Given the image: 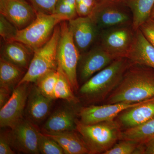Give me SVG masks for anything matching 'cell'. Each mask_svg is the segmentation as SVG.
<instances>
[{
    "label": "cell",
    "mask_w": 154,
    "mask_h": 154,
    "mask_svg": "<svg viewBox=\"0 0 154 154\" xmlns=\"http://www.w3.org/2000/svg\"><path fill=\"white\" fill-rule=\"evenodd\" d=\"M154 98V69L131 63L104 104L137 103Z\"/></svg>",
    "instance_id": "cell-1"
},
{
    "label": "cell",
    "mask_w": 154,
    "mask_h": 154,
    "mask_svg": "<svg viewBox=\"0 0 154 154\" xmlns=\"http://www.w3.org/2000/svg\"><path fill=\"white\" fill-rule=\"evenodd\" d=\"M131 62L126 57L116 59L79 89L80 98L89 104L104 102L121 81Z\"/></svg>",
    "instance_id": "cell-2"
},
{
    "label": "cell",
    "mask_w": 154,
    "mask_h": 154,
    "mask_svg": "<svg viewBox=\"0 0 154 154\" xmlns=\"http://www.w3.org/2000/svg\"><path fill=\"white\" fill-rule=\"evenodd\" d=\"M76 125L90 154H104L121 139L122 128L115 119L86 125L77 119Z\"/></svg>",
    "instance_id": "cell-3"
},
{
    "label": "cell",
    "mask_w": 154,
    "mask_h": 154,
    "mask_svg": "<svg viewBox=\"0 0 154 154\" xmlns=\"http://www.w3.org/2000/svg\"><path fill=\"white\" fill-rule=\"evenodd\" d=\"M60 33L59 24L47 43L34 51L28 68L18 85L25 83H36L48 73L57 70V49Z\"/></svg>",
    "instance_id": "cell-4"
},
{
    "label": "cell",
    "mask_w": 154,
    "mask_h": 154,
    "mask_svg": "<svg viewBox=\"0 0 154 154\" xmlns=\"http://www.w3.org/2000/svg\"><path fill=\"white\" fill-rule=\"evenodd\" d=\"M60 36L57 49L58 67L68 79L74 92L79 91L77 68L80 54L73 39L68 21L60 23Z\"/></svg>",
    "instance_id": "cell-5"
},
{
    "label": "cell",
    "mask_w": 154,
    "mask_h": 154,
    "mask_svg": "<svg viewBox=\"0 0 154 154\" xmlns=\"http://www.w3.org/2000/svg\"><path fill=\"white\" fill-rule=\"evenodd\" d=\"M66 20L65 17L58 14L37 13L36 19L30 25L19 30L14 40L22 42L34 51L47 43L58 24Z\"/></svg>",
    "instance_id": "cell-6"
},
{
    "label": "cell",
    "mask_w": 154,
    "mask_h": 154,
    "mask_svg": "<svg viewBox=\"0 0 154 154\" xmlns=\"http://www.w3.org/2000/svg\"><path fill=\"white\" fill-rule=\"evenodd\" d=\"M90 17L101 30L117 26L133 25L132 12L122 0L99 1Z\"/></svg>",
    "instance_id": "cell-7"
},
{
    "label": "cell",
    "mask_w": 154,
    "mask_h": 154,
    "mask_svg": "<svg viewBox=\"0 0 154 154\" xmlns=\"http://www.w3.org/2000/svg\"><path fill=\"white\" fill-rule=\"evenodd\" d=\"M136 30L133 25L102 30L98 43L114 58L126 57L133 43Z\"/></svg>",
    "instance_id": "cell-8"
},
{
    "label": "cell",
    "mask_w": 154,
    "mask_h": 154,
    "mask_svg": "<svg viewBox=\"0 0 154 154\" xmlns=\"http://www.w3.org/2000/svg\"><path fill=\"white\" fill-rule=\"evenodd\" d=\"M9 131L13 149L25 154H39L38 139L40 131L28 119L22 118Z\"/></svg>",
    "instance_id": "cell-9"
},
{
    "label": "cell",
    "mask_w": 154,
    "mask_h": 154,
    "mask_svg": "<svg viewBox=\"0 0 154 154\" xmlns=\"http://www.w3.org/2000/svg\"><path fill=\"white\" fill-rule=\"evenodd\" d=\"M115 59L97 43L88 51L80 54L77 68L78 82L83 84L86 82Z\"/></svg>",
    "instance_id": "cell-10"
},
{
    "label": "cell",
    "mask_w": 154,
    "mask_h": 154,
    "mask_svg": "<svg viewBox=\"0 0 154 154\" xmlns=\"http://www.w3.org/2000/svg\"><path fill=\"white\" fill-rule=\"evenodd\" d=\"M30 84L25 83L17 86L8 102L1 108V128H11L23 118L30 92Z\"/></svg>",
    "instance_id": "cell-11"
},
{
    "label": "cell",
    "mask_w": 154,
    "mask_h": 154,
    "mask_svg": "<svg viewBox=\"0 0 154 154\" xmlns=\"http://www.w3.org/2000/svg\"><path fill=\"white\" fill-rule=\"evenodd\" d=\"M145 101L137 103L122 102L102 105H91L82 107L78 111L79 120L86 125L95 124L115 119L124 110L140 105Z\"/></svg>",
    "instance_id": "cell-12"
},
{
    "label": "cell",
    "mask_w": 154,
    "mask_h": 154,
    "mask_svg": "<svg viewBox=\"0 0 154 154\" xmlns=\"http://www.w3.org/2000/svg\"><path fill=\"white\" fill-rule=\"evenodd\" d=\"M73 39L80 54L99 42L101 30L90 17H79L68 21Z\"/></svg>",
    "instance_id": "cell-13"
},
{
    "label": "cell",
    "mask_w": 154,
    "mask_h": 154,
    "mask_svg": "<svg viewBox=\"0 0 154 154\" xmlns=\"http://www.w3.org/2000/svg\"><path fill=\"white\" fill-rule=\"evenodd\" d=\"M0 13L19 30L30 25L37 16L28 0H0Z\"/></svg>",
    "instance_id": "cell-14"
},
{
    "label": "cell",
    "mask_w": 154,
    "mask_h": 154,
    "mask_svg": "<svg viewBox=\"0 0 154 154\" xmlns=\"http://www.w3.org/2000/svg\"><path fill=\"white\" fill-rule=\"evenodd\" d=\"M154 116V98L121 112L115 119L122 130L137 126Z\"/></svg>",
    "instance_id": "cell-15"
},
{
    "label": "cell",
    "mask_w": 154,
    "mask_h": 154,
    "mask_svg": "<svg viewBox=\"0 0 154 154\" xmlns=\"http://www.w3.org/2000/svg\"><path fill=\"white\" fill-rule=\"evenodd\" d=\"M75 111L69 106L58 108L49 116L42 129L43 133H58L76 130Z\"/></svg>",
    "instance_id": "cell-16"
},
{
    "label": "cell",
    "mask_w": 154,
    "mask_h": 154,
    "mask_svg": "<svg viewBox=\"0 0 154 154\" xmlns=\"http://www.w3.org/2000/svg\"><path fill=\"white\" fill-rule=\"evenodd\" d=\"M53 100L43 95L36 85L30 88L26 107L28 119L35 124L44 120L49 113Z\"/></svg>",
    "instance_id": "cell-17"
},
{
    "label": "cell",
    "mask_w": 154,
    "mask_h": 154,
    "mask_svg": "<svg viewBox=\"0 0 154 154\" xmlns=\"http://www.w3.org/2000/svg\"><path fill=\"white\" fill-rule=\"evenodd\" d=\"M1 57L27 71L33 57L34 51L20 42H4Z\"/></svg>",
    "instance_id": "cell-18"
},
{
    "label": "cell",
    "mask_w": 154,
    "mask_h": 154,
    "mask_svg": "<svg viewBox=\"0 0 154 154\" xmlns=\"http://www.w3.org/2000/svg\"><path fill=\"white\" fill-rule=\"evenodd\" d=\"M126 58L133 63L154 69V47L144 36L139 28L136 31L133 43Z\"/></svg>",
    "instance_id": "cell-19"
},
{
    "label": "cell",
    "mask_w": 154,
    "mask_h": 154,
    "mask_svg": "<svg viewBox=\"0 0 154 154\" xmlns=\"http://www.w3.org/2000/svg\"><path fill=\"white\" fill-rule=\"evenodd\" d=\"M43 133L56 141L61 147L64 154H90L85 141L76 130L58 133Z\"/></svg>",
    "instance_id": "cell-20"
},
{
    "label": "cell",
    "mask_w": 154,
    "mask_h": 154,
    "mask_svg": "<svg viewBox=\"0 0 154 154\" xmlns=\"http://www.w3.org/2000/svg\"><path fill=\"white\" fill-rule=\"evenodd\" d=\"M26 72L24 69L1 57L0 87L14 91Z\"/></svg>",
    "instance_id": "cell-21"
},
{
    "label": "cell",
    "mask_w": 154,
    "mask_h": 154,
    "mask_svg": "<svg viewBox=\"0 0 154 154\" xmlns=\"http://www.w3.org/2000/svg\"><path fill=\"white\" fill-rule=\"evenodd\" d=\"M154 138V116L139 125L122 130L121 140H130L141 144Z\"/></svg>",
    "instance_id": "cell-22"
},
{
    "label": "cell",
    "mask_w": 154,
    "mask_h": 154,
    "mask_svg": "<svg viewBox=\"0 0 154 154\" xmlns=\"http://www.w3.org/2000/svg\"><path fill=\"white\" fill-rule=\"evenodd\" d=\"M130 8L133 14V26L135 30L150 16L154 6V0H127L123 1Z\"/></svg>",
    "instance_id": "cell-23"
},
{
    "label": "cell",
    "mask_w": 154,
    "mask_h": 154,
    "mask_svg": "<svg viewBox=\"0 0 154 154\" xmlns=\"http://www.w3.org/2000/svg\"><path fill=\"white\" fill-rule=\"evenodd\" d=\"M57 70L59 76L54 88V99H62L70 104H78L80 102L79 99L75 96L66 76L58 67Z\"/></svg>",
    "instance_id": "cell-24"
},
{
    "label": "cell",
    "mask_w": 154,
    "mask_h": 154,
    "mask_svg": "<svg viewBox=\"0 0 154 154\" xmlns=\"http://www.w3.org/2000/svg\"><path fill=\"white\" fill-rule=\"evenodd\" d=\"M59 76L57 70L48 73L38 80L36 86L39 91L45 96L54 99V88Z\"/></svg>",
    "instance_id": "cell-25"
},
{
    "label": "cell",
    "mask_w": 154,
    "mask_h": 154,
    "mask_svg": "<svg viewBox=\"0 0 154 154\" xmlns=\"http://www.w3.org/2000/svg\"><path fill=\"white\" fill-rule=\"evenodd\" d=\"M38 149L42 154H63V149L54 140L45 135L43 133H39L38 139Z\"/></svg>",
    "instance_id": "cell-26"
},
{
    "label": "cell",
    "mask_w": 154,
    "mask_h": 154,
    "mask_svg": "<svg viewBox=\"0 0 154 154\" xmlns=\"http://www.w3.org/2000/svg\"><path fill=\"white\" fill-rule=\"evenodd\" d=\"M61 15L67 21L78 17L76 0H58L56 6L55 14Z\"/></svg>",
    "instance_id": "cell-27"
},
{
    "label": "cell",
    "mask_w": 154,
    "mask_h": 154,
    "mask_svg": "<svg viewBox=\"0 0 154 154\" xmlns=\"http://www.w3.org/2000/svg\"><path fill=\"white\" fill-rule=\"evenodd\" d=\"M140 144L130 140H121L104 154H135Z\"/></svg>",
    "instance_id": "cell-28"
},
{
    "label": "cell",
    "mask_w": 154,
    "mask_h": 154,
    "mask_svg": "<svg viewBox=\"0 0 154 154\" xmlns=\"http://www.w3.org/2000/svg\"><path fill=\"white\" fill-rule=\"evenodd\" d=\"M19 30L2 14H0V35L4 42L15 40Z\"/></svg>",
    "instance_id": "cell-29"
},
{
    "label": "cell",
    "mask_w": 154,
    "mask_h": 154,
    "mask_svg": "<svg viewBox=\"0 0 154 154\" xmlns=\"http://www.w3.org/2000/svg\"><path fill=\"white\" fill-rule=\"evenodd\" d=\"M36 13L48 15L55 14L56 6L58 0H28Z\"/></svg>",
    "instance_id": "cell-30"
},
{
    "label": "cell",
    "mask_w": 154,
    "mask_h": 154,
    "mask_svg": "<svg viewBox=\"0 0 154 154\" xmlns=\"http://www.w3.org/2000/svg\"><path fill=\"white\" fill-rule=\"evenodd\" d=\"M99 2V0H76L78 17H91Z\"/></svg>",
    "instance_id": "cell-31"
},
{
    "label": "cell",
    "mask_w": 154,
    "mask_h": 154,
    "mask_svg": "<svg viewBox=\"0 0 154 154\" xmlns=\"http://www.w3.org/2000/svg\"><path fill=\"white\" fill-rule=\"evenodd\" d=\"M139 28L148 41L154 47V19L149 17Z\"/></svg>",
    "instance_id": "cell-32"
},
{
    "label": "cell",
    "mask_w": 154,
    "mask_h": 154,
    "mask_svg": "<svg viewBox=\"0 0 154 154\" xmlns=\"http://www.w3.org/2000/svg\"><path fill=\"white\" fill-rule=\"evenodd\" d=\"M16 152L11 145L9 131H1L0 136V154H14Z\"/></svg>",
    "instance_id": "cell-33"
},
{
    "label": "cell",
    "mask_w": 154,
    "mask_h": 154,
    "mask_svg": "<svg viewBox=\"0 0 154 154\" xmlns=\"http://www.w3.org/2000/svg\"><path fill=\"white\" fill-rule=\"evenodd\" d=\"M13 91L7 88L0 87V108H2L8 102Z\"/></svg>",
    "instance_id": "cell-34"
},
{
    "label": "cell",
    "mask_w": 154,
    "mask_h": 154,
    "mask_svg": "<svg viewBox=\"0 0 154 154\" xmlns=\"http://www.w3.org/2000/svg\"><path fill=\"white\" fill-rule=\"evenodd\" d=\"M144 154H154V138L145 144Z\"/></svg>",
    "instance_id": "cell-35"
},
{
    "label": "cell",
    "mask_w": 154,
    "mask_h": 154,
    "mask_svg": "<svg viewBox=\"0 0 154 154\" xmlns=\"http://www.w3.org/2000/svg\"><path fill=\"white\" fill-rule=\"evenodd\" d=\"M150 17H151V18H153V19H154V6L153 8L152 9V11H151V13L150 16Z\"/></svg>",
    "instance_id": "cell-36"
},
{
    "label": "cell",
    "mask_w": 154,
    "mask_h": 154,
    "mask_svg": "<svg viewBox=\"0 0 154 154\" xmlns=\"http://www.w3.org/2000/svg\"><path fill=\"white\" fill-rule=\"evenodd\" d=\"M99 1H103V0H99Z\"/></svg>",
    "instance_id": "cell-37"
},
{
    "label": "cell",
    "mask_w": 154,
    "mask_h": 154,
    "mask_svg": "<svg viewBox=\"0 0 154 154\" xmlns=\"http://www.w3.org/2000/svg\"><path fill=\"white\" fill-rule=\"evenodd\" d=\"M122 1H127V0H122Z\"/></svg>",
    "instance_id": "cell-38"
}]
</instances>
